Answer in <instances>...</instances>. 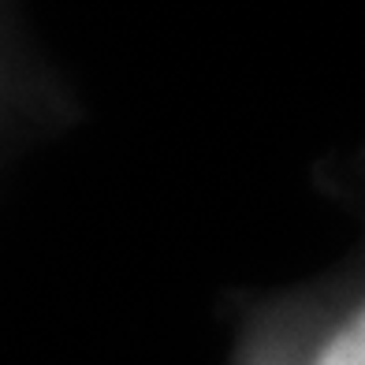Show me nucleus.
Segmentation results:
<instances>
[{
	"label": "nucleus",
	"mask_w": 365,
	"mask_h": 365,
	"mask_svg": "<svg viewBox=\"0 0 365 365\" xmlns=\"http://www.w3.org/2000/svg\"><path fill=\"white\" fill-rule=\"evenodd\" d=\"M246 365H365V298L313 328L302 343H264Z\"/></svg>",
	"instance_id": "obj_1"
}]
</instances>
